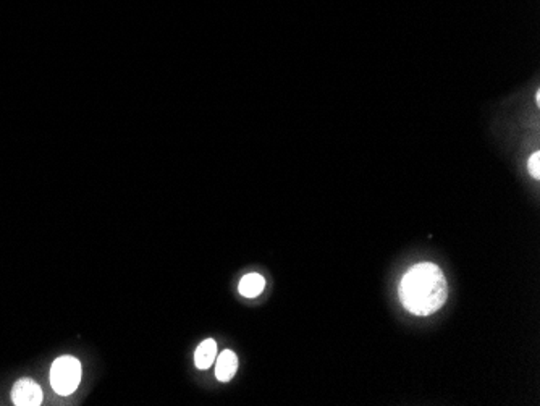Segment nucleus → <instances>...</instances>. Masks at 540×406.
<instances>
[{
  "instance_id": "1",
  "label": "nucleus",
  "mask_w": 540,
  "mask_h": 406,
  "mask_svg": "<svg viewBox=\"0 0 540 406\" xmlns=\"http://www.w3.org/2000/svg\"><path fill=\"white\" fill-rule=\"evenodd\" d=\"M448 296L446 280L439 265L420 262L404 274L399 282V300L416 316L434 314L445 304Z\"/></svg>"
},
{
  "instance_id": "7",
  "label": "nucleus",
  "mask_w": 540,
  "mask_h": 406,
  "mask_svg": "<svg viewBox=\"0 0 540 406\" xmlns=\"http://www.w3.org/2000/svg\"><path fill=\"white\" fill-rule=\"evenodd\" d=\"M529 172L536 180L540 178V153H534L529 158Z\"/></svg>"
},
{
  "instance_id": "4",
  "label": "nucleus",
  "mask_w": 540,
  "mask_h": 406,
  "mask_svg": "<svg viewBox=\"0 0 540 406\" xmlns=\"http://www.w3.org/2000/svg\"><path fill=\"white\" fill-rule=\"evenodd\" d=\"M238 369V358L233 351L225 350L220 353V356L217 358L215 364V376L220 382L232 381V377L236 374Z\"/></svg>"
},
{
  "instance_id": "3",
  "label": "nucleus",
  "mask_w": 540,
  "mask_h": 406,
  "mask_svg": "<svg viewBox=\"0 0 540 406\" xmlns=\"http://www.w3.org/2000/svg\"><path fill=\"white\" fill-rule=\"evenodd\" d=\"M12 402L17 406H39L43 403V390L33 379H20L12 388Z\"/></svg>"
},
{
  "instance_id": "2",
  "label": "nucleus",
  "mask_w": 540,
  "mask_h": 406,
  "mask_svg": "<svg viewBox=\"0 0 540 406\" xmlns=\"http://www.w3.org/2000/svg\"><path fill=\"white\" fill-rule=\"evenodd\" d=\"M81 382V364L73 356L55 359L50 369V385L62 397L73 393Z\"/></svg>"
},
{
  "instance_id": "6",
  "label": "nucleus",
  "mask_w": 540,
  "mask_h": 406,
  "mask_svg": "<svg viewBox=\"0 0 540 406\" xmlns=\"http://www.w3.org/2000/svg\"><path fill=\"white\" fill-rule=\"evenodd\" d=\"M266 287V280L259 274H248L240 282V293L246 298H256Z\"/></svg>"
},
{
  "instance_id": "8",
  "label": "nucleus",
  "mask_w": 540,
  "mask_h": 406,
  "mask_svg": "<svg viewBox=\"0 0 540 406\" xmlns=\"http://www.w3.org/2000/svg\"><path fill=\"white\" fill-rule=\"evenodd\" d=\"M536 99H537V106H540V92L537 91V96H536Z\"/></svg>"
},
{
  "instance_id": "5",
  "label": "nucleus",
  "mask_w": 540,
  "mask_h": 406,
  "mask_svg": "<svg viewBox=\"0 0 540 406\" xmlns=\"http://www.w3.org/2000/svg\"><path fill=\"white\" fill-rule=\"evenodd\" d=\"M217 356V343L212 340V338H207L197 346L196 355H194V363L197 369H209L211 364L214 363V359Z\"/></svg>"
}]
</instances>
